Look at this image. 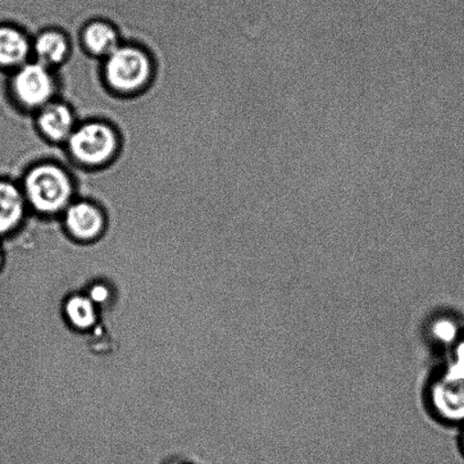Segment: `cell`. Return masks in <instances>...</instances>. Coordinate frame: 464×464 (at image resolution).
I'll list each match as a JSON object with an SVG mask.
<instances>
[{"instance_id": "6da1fadb", "label": "cell", "mask_w": 464, "mask_h": 464, "mask_svg": "<svg viewBox=\"0 0 464 464\" xmlns=\"http://www.w3.org/2000/svg\"><path fill=\"white\" fill-rule=\"evenodd\" d=\"M72 184L61 167L45 163L36 166L27 174L24 197L34 210L44 215L65 211L71 204Z\"/></svg>"}, {"instance_id": "9a60e30c", "label": "cell", "mask_w": 464, "mask_h": 464, "mask_svg": "<svg viewBox=\"0 0 464 464\" xmlns=\"http://www.w3.org/2000/svg\"><path fill=\"white\" fill-rule=\"evenodd\" d=\"M4 262H5V255H4V252H3V248L0 247V271H2V268H3V266H4Z\"/></svg>"}, {"instance_id": "52a82bcc", "label": "cell", "mask_w": 464, "mask_h": 464, "mask_svg": "<svg viewBox=\"0 0 464 464\" xmlns=\"http://www.w3.org/2000/svg\"><path fill=\"white\" fill-rule=\"evenodd\" d=\"M39 129L48 139L67 140L75 130L74 116L71 109L62 103H49L43 108L38 118Z\"/></svg>"}, {"instance_id": "ba28073f", "label": "cell", "mask_w": 464, "mask_h": 464, "mask_svg": "<svg viewBox=\"0 0 464 464\" xmlns=\"http://www.w3.org/2000/svg\"><path fill=\"white\" fill-rule=\"evenodd\" d=\"M25 197L7 181H0V236L11 234L20 226L25 212Z\"/></svg>"}, {"instance_id": "3957f363", "label": "cell", "mask_w": 464, "mask_h": 464, "mask_svg": "<svg viewBox=\"0 0 464 464\" xmlns=\"http://www.w3.org/2000/svg\"><path fill=\"white\" fill-rule=\"evenodd\" d=\"M67 142L72 156L88 166L103 165L118 149L115 130L102 122H89L75 129Z\"/></svg>"}, {"instance_id": "30bf717a", "label": "cell", "mask_w": 464, "mask_h": 464, "mask_svg": "<svg viewBox=\"0 0 464 464\" xmlns=\"http://www.w3.org/2000/svg\"><path fill=\"white\" fill-rule=\"evenodd\" d=\"M63 314L68 323L76 330L91 329L98 321V306L88 295H72L63 304Z\"/></svg>"}, {"instance_id": "7c38bea8", "label": "cell", "mask_w": 464, "mask_h": 464, "mask_svg": "<svg viewBox=\"0 0 464 464\" xmlns=\"http://www.w3.org/2000/svg\"><path fill=\"white\" fill-rule=\"evenodd\" d=\"M36 57L44 66L58 65L65 59L68 44L65 36L57 31H45L34 44Z\"/></svg>"}, {"instance_id": "5b68a950", "label": "cell", "mask_w": 464, "mask_h": 464, "mask_svg": "<svg viewBox=\"0 0 464 464\" xmlns=\"http://www.w3.org/2000/svg\"><path fill=\"white\" fill-rule=\"evenodd\" d=\"M431 398L445 420L464 421V372L445 371L436 382Z\"/></svg>"}, {"instance_id": "277c9868", "label": "cell", "mask_w": 464, "mask_h": 464, "mask_svg": "<svg viewBox=\"0 0 464 464\" xmlns=\"http://www.w3.org/2000/svg\"><path fill=\"white\" fill-rule=\"evenodd\" d=\"M13 90L18 102L27 108H44L54 93V81L49 67L43 63L22 65L13 80Z\"/></svg>"}, {"instance_id": "8992f818", "label": "cell", "mask_w": 464, "mask_h": 464, "mask_svg": "<svg viewBox=\"0 0 464 464\" xmlns=\"http://www.w3.org/2000/svg\"><path fill=\"white\" fill-rule=\"evenodd\" d=\"M65 226L75 239L91 241L102 234L104 218L102 211L93 204L71 203L65 210Z\"/></svg>"}, {"instance_id": "2e32d148", "label": "cell", "mask_w": 464, "mask_h": 464, "mask_svg": "<svg viewBox=\"0 0 464 464\" xmlns=\"http://www.w3.org/2000/svg\"><path fill=\"white\" fill-rule=\"evenodd\" d=\"M461 444H462V449H463V452H464V431H463V434H462Z\"/></svg>"}, {"instance_id": "5bb4252c", "label": "cell", "mask_w": 464, "mask_h": 464, "mask_svg": "<svg viewBox=\"0 0 464 464\" xmlns=\"http://www.w3.org/2000/svg\"><path fill=\"white\" fill-rule=\"evenodd\" d=\"M88 297L97 304V306H103L109 303L111 297V291L109 286L103 284H95L91 286Z\"/></svg>"}, {"instance_id": "8fae6325", "label": "cell", "mask_w": 464, "mask_h": 464, "mask_svg": "<svg viewBox=\"0 0 464 464\" xmlns=\"http://www.w3.org/2000/svg\"><path fill=\"white\" fill-rule=\"evenodd\" d=\"M83 39L86 47L97 56H109L118 44L117 31L106 22L95 21L85 27Z\"/></svg>"}, {"instance_id": "7a4b0ae2", "label": "cell", "mask_w": 464, "mask_h": 464, "mask_svg": "<svg viewBox=\"0 0 464 464\" xmlns=\"http://www.w3.org/2000/svg\"><path fill=\"white\" fill-rule=\"evenodd\" d=\"M151 76V62L142 50L130 45L118 47L107 56L106 77L118 92H135Z\"/></svg>"}, {"instance_id": "4fadbf2b", "label": "cell", "mask_w": 464, "mask_h": 464, "mask_svg": "<svg viewBox=\"0 0 464 464\" xmlns=\"http://www.w3.org/2000/svg\"><path fill=\"white\" fill-rule=\"evenodd\" d=\"M433 334L442 343L456 344L459 338V326L456 322L442 318L434 323Z\"/></svg>"}, {"instance_id": "9c48e42d", "label": "cell", "mask_w": 464, "mask_h": 464, "mask_svg": "<svg viewBox=\"0 0 464 464\" xmlns=\"http://www.w3.org/2000/svg\"><path fill=\"white\" fill-rule=\"evenodd\" d=\"M30 53L24 34L16 27L0 26V66H22Z\"/></svg>"}]
</instances>
